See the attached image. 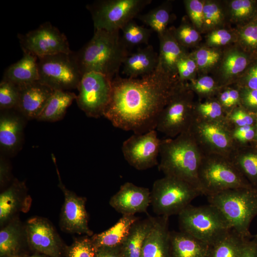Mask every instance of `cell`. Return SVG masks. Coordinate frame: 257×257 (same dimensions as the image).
<instances>
[{
    "instance_id": "6da1fadb",
    "label": "cell",
    "mask_w": 257,
    "mask_h": 257,
    "mask_svg": "<svg viewBox=\"0 0 257 257\" xmlns=\"http://www.w3.org/2000/svg\"><path fill=\"white\" fill-rule=\"evenodd\" d=\"M257 148V113L239 95L211 117L168 121V139L155 175L174 192L211 201L234 194L240 171Z\"/></svg>"
},
{
    "instance_id": "7a4b0ae2",
    "label": "cell",
    "mask_w": 257,
    "mask_h": 257,
    "mask_svg": "<svg viewBox=\"0 0 257 257\" xmlns=\"http://www.w3.org/2000/svg\"><path fill=\"white\" fill-rule=\"evenodd\" d=\"M110 80L123 112L143 108L167 120L178 112L179 103L194 82L179 46L154 45H142L135 62Z\"/></svg>"
},
{
    "instance_id": "3957f363",
    "label": "cell",
    "mask_w": 257,
    "mask_h": 257,
    "mask_svg": "<svg viewBox=\"0 0 257 257\" xmlns=\"http://www.w3.org/2000/svg\"><path fill=\"white\" fill-rule=\"evenodd\" d=\"M227 0H147L130 8L138 23L142 45L180 46L206 26Z\"/></svg>"
},
{
    "instance_id": "277c9868",
    "label": "cell",
    "mask_w": 257,
    "mask_h": 257,
    "mask_svg": "<svg viewBox=\"0 0 257 257\" xmlns=\"http://www.w3.org/2000/svg\"><path fill=\"white\" fill-rule=\"evenodd\" d=\"M57 96L61 124L81 136L116 134L124 112L110 77L59 86Z\"/></svg>"
},
{
    "instance_id": "5b68a950",
    "label": "cell",
    "mask_w": 257,
    "mask_h": 257,
    "mask_svg": "<svg viewBox=\"0 0 257 257\" xmlns=\"http://www.w3.org/2000/svg\"><path fill=\"white\" fill-rule=\"evenodd\" d=\"M168 121L162 115L143 108L125 111L116 130V160L132 175H155L167 147Z\"/></svg>"
},
{
    "instance_id": "8992f818",
    "label": "cell",
    "mask_w": 257,
    "mask_h": 257,
    "mask_svg": "<svg viewBox=\"0 0 257 257\" xmlns=\"http://www.w3.org/2000/svg\"><path fill=\"white\" fill-rule=\"evenodd\" d=\"M35 78L45 79L56 87L88 80L109 79L97 52L74 33L38 51H28Z\"/></svg>"
},
{
    "instance_id": "52a82bcc",
    "label": "cell",
    "mask_w": 257,
    "mask_h": 257,
    "mask_svg": "<svg viewBox=\"0 0 257 257\" xmlns=\"http://www.w3.org/2000/svg\"><path fill=\"white\" fill-rule=\"evenodd\" d=\"M241 212L234 194L216 200H200L184 216L187 239L197 249L209 256L238 247Z\"/></svg>"
},
{
    "instance_id": "ba28073f",
    "label": "cell",
    "mask_w": 257,
    "mask_h": 257,
    "mask_svg": "<svg viewBox=\"0 0 257 257\" xmlns=\"http://www.w3.org/2000/svg\"><path fill=\"white\" fill-rule=\"evenodd\" d=\"M39 180L23 164L1 167L0 220L3 229L20 234L31 224Z\"/></svg>"
},
{
    "instance_id": "9c48e42d",
    "label": "cell",
    "mask_w": 257,
    "mask_h": 257,
    "mask_svg": "<svg viewBox=\"0 0 257 257\" xmlns=\"http://www.w3.org/2000/svg\"><path fill=\"white\" fill-rule=\"evenodd\" d=\"M28 133L30 145L23 165L40 180L56 178L82 138L59 121Z\"/></svg>"
},
{
    "instance_id": "30bf717a",
    "label": "cell",
    "mask_w": 257,
    "mask_h": 257,
    "mask_svg": "<svg viewBox=\"0 0 257 257\" xmlns=\"http://www.w3.org/2000/svg\"><path fill=\"white\" fill-rule=\"evenodd\" d=\"M237 96V81L222 67L192 83L184 94V109L192 116L206 117L229 109Z\"/></svg>"
},
{
    "instance_id": "8fae6325",
    "label": "cell",
    "mask_w": 257,
    "mask_h": 257,
    "mask_svg": "<svg viewBox=\"0 0 257 257\" xmlns=\"http://www.w3.org/2000/svg\"><path fill=\"white\" fill-rule=\"evenodd\" d=\"M35 79V84L31 89L8 104L3 117L28 132L59 119L57 87L45 79Z\"/></svg>"
},
{
    "instance_id": "7c38bea8",
    "label": "cell",
    "mask_w": 257,
    "mask_h": 257,
    "mask_svg": "<svg viewBox=\"0 0 257 257\" xmlns=\"http://www.w3.org/2000/svg\"><path fill=\"white\" fill-rule=\"evenodd\" d=\"M114 147V142L106 137L82 136L55 180L69 183L90 181Z\"/></svg>"
},
{
    "instance_id": "4fadbf2b",
    "label": "cell",
    "mask_w": 257,
    "mask_h": 257,
    "mask_svg": "<svg viewBox=\"0 0 257 257\" xmlns=\"http://www.w3.org/2000/svg\"><path fill=\"white\" fill-rule=\"evenodd\" d=\"M256 3L248 2L218 21L209 22L206 27L239 52L252 42L251 38L256 30Z\"/></svg>"
},
{
    "instance_id": "5bb4252c",
    "label": "cell",
    "mask_w": 257,
    "mask_h": 257,
    "mask_svg": "<svg viewBox=\"0 0 257 257\" xmlns=\"http://www.w3.org/2000/svg\"><path fill=\"white\" fill-rule=\"evenodd\" d=\"M182 59L189 70L192 72L221 67L229 46L206 36L200 30L194 32L182 42Z\"/></svg>"
},
{
    "instance_id": "9a60e30c",
    "label": "cell",
    "mask_w": 257,
    "mask_h": 257,
    "mask_svg": "<svg viewBox=\"0 0 257 257\" xmlns=\"http://www.w3.org/2000/svg\"><path fill=\"white\" fill-rule=\"evenodd\" d=\"M30 135L20 125L3 119L0 124V165L23 164L28 156Z\"/></svg>"
},
{
    "instance_id": "2e32d148",
    "label": "cell",
    "mask_w": 257,
    "mask_h": 257,
    "mask_svg": "<svg viewBox=\"0 0 257 257\" xmlns=\"http://www.w3.org/2000/svg\"><path fill=\"white\" fill-rule=\"evenodd\" d=\"M236 54L239 64L238 95L248 109L257 113V41Z\"/></svg>"
},
{
    "instance_id": "e0dca14e",
    "label": "cell",
    "mask_w": 257,
    "mask_h": 257,
    "mask_svg": "<svg viewBox=\"0 0 257 257\" xmlns=\"http://www.w3.org/2000/svg\"><path fill=\"white\" fill-rule=\"evenodd\" d=\"M234 194L257 207V148L240 171Z\"/></svg>"
},
{
    "instance_id": "ac0fdd59",
    "label": "cell",
    "mask_w": 257,
    "mask_h": 257,
    "mask_svg": "<svg viewBox=\"0 0 257 257\" xmlns=\"http://www.w3.org/2000/svg\"><path fill=\"white\" fill-rule=\"evenodd\" d=\"M239 234V256L257 257V207L242 209Z\"/></svg>"
},
{
    "instance_id": "d6986e66",
    "label": "cell",
    "mask_w": 257,
    "mask_h": 257,
    "mask_svg": "<svg viewBox=\"0 0 257 257\" xmlns=\"http://www.w3.org/2000/svg\"><path fill=\"white\" fill-rule=\"evenodd\" d=\"M0 257H17L15 245L3 232L0 238Z\"/></svg>"
},
{
    "instance_id": "ffe728a7",
    "label": "cell",
    "mask_w": 257,
    "mask_h": 257,
    "mask_svg": "<svg viewBox=\"0 0 257 257\" xmlns=\"http://www.w3.org/2000/svg\"><path fill=\"white\" fill-rule=\"evenodd\" d=\"M78 232L79 233H77V234H78V237L79 241H80L81 245H82L83 249H84V256H85V257H88L87 253L86 252L85 246H84V237H83L82 234H81V232H79V231H78Z\"/></svg>"
}]
</instances>
